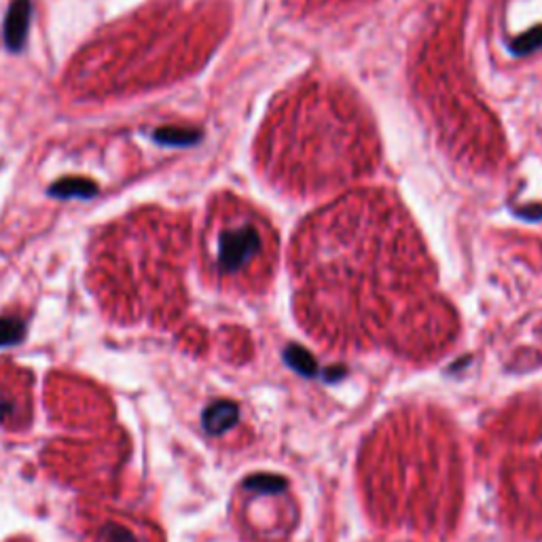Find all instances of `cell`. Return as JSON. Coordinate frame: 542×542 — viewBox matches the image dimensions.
<instances>
[{"mask_svg":"<svg viewBox=\"0 0 542 542\" xmlns=\"http://www.w3.org/2000/svg\"><path fill=\"white\" fill-rule=\"evenodd\" d=\"M538 45H542V28L532 30V32H528L526 36H521V39L517 41L515 51L526 53V51H532V49L538 47Z\"/></svg>","mask_w":542,"mask_h":542,"instance_id":"ba28073f","label":"cell"},{"mask_svg":"<svg viewBox=\"0 0 542 542\" xmlns=\"http://www.w3.org/2000/svg\"><path fill=\"white\" fill-rule=\"evenodd\" d=\"M26 325L17 318H0V345H9L22 341Z\"/></svg>","mask_w":542,"mask_h":542,"instance_id":"52a82bcc","label":"cell"},{"mask_svg":"<svg viewBox=\"0 0 542 542\" xmlns=\"http://www.w3.org/2000/svg\"><path fill=\"white\" fill-rule=\"evenodd\" d=\"M30 20H32V5L30 0H14L5 20V45L11 51H20L28 39Z\"/></svg>","mask_w":542,"mask_h":542,"instance_id":"7a4b0ae2","label":"cell"},{"mask_svg":"<svg viewBox=\"0 0 542 542\" xmlns=\"http://www.w3.org/2000/svg\"><path fill=\"white\" fill-rule=\"evenodd\" d=\"M237 419V409L234 403H218L206 413V426L210 432H223L234 426Z\"/></svg>","mask_w":542,"mask_h":542,"instance_id":"5b68a950","label":"cell"},{"mask_svg":"<svg viewBox=\"0 0 542 542\" xmlns=\"http://www.w3.org/2000/svg\"><path fill=\"white\" fill-rule=\"evenodd\" d=\"M286 361H289V364H290L292 369L299 371V373H303V375H314L316 363H314V358L309 356L308 352L303 350V348L290 345V348L286 350Z\"/></svg>","mask_w":542,"mask_h":542,"instance_id":"8992f818","label":"cell"},{"mask_svg":"<svg viewBox=\"0 0 542 542\" xmlns=\"http://www.w3.org/2000/svg\"><path fill=\"white\" fill-rule=\"evenodd\" d=\"M261 253V234L253 225H237L218 235L216 263L223 273H237Z\"/></svg>","mask_w":542,"mask_h":542,"instance_id":"6da1fadb","label":"cell"},{"mask_svg":"<svg viewBox=\"0 0 542 542\" xmlns=\"http://www.w3.org/2000/svg\"><path fill=\"white\" fill-rule=\"evenodd\" d=\"M153 140L163 146H195L202 140V132L188 127H161L153 132Z\"/></svg>","mask_w":542,"mask_h":542,"instance_id":"277c9868","label":"cell"},{"mask_svg":"<svg viewBox=\"0 0 542 542\" xmlns=\"http://www.w3.org/2000/svg\"><path fill=\"white\" fill-rule=\"evenodd\" d=\"M47 193L56 199H89L97 195V185L89 179L70 176V179L53 182V185L47 188Z\"/></svg>","mask_w":542,"mask_h":542,"instance_id":"3957f363","label":"cell"}]
</instances>
